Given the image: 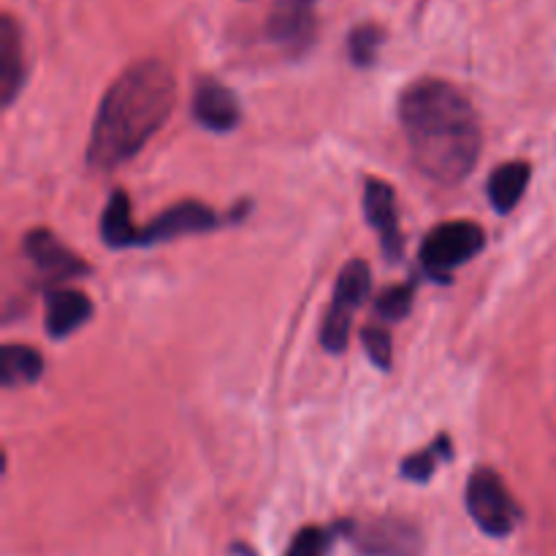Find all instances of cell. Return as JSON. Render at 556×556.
<instances>
[{
    "instance_id": "6da1fadb",
    "label": "cell",
    "mask_w": 556,
    "mask_h": 556,
    "mask_svg": "<svg viewBox=\"0 0 556 556\" xmlns=\"http://www.w3.org/2000/svg\"><path fill=\"white\" fill-rule=\"evenodd\" d=\"M400 123L407 147L429 179L456 185L470 177L481 157L478 114L465 92L443 79H418L400 98Z\"/></svg>"
},
{
    "instance_id": "7a4b0ae2",
    "label": "cell",
    "mask_w": 556,
    "mask_h": 556,
    "mask_svg": "<svg viewBox=\"0 0 556 556\" xmlns=\"http://www.w3.org/2000/svg\"><path fill=\"white\" fill-rule=\"evenodd\" d=\"M177 103V79L161 60H139L109 85L92 123L87 161L98 172L123 166L163 128Z\"/></svg>"
},
{
    "instance_id": "3957f363",
    "label": "cell",
    "mask_w": 556,
    "mask_h": 556,
    "mask_svg": "<svg viewBox=\"0 0 556 556\" xmlns=\"http://www.w3.org/2000/svg\"><path fill=\"white\" fill-rule=\"evenodd\" d=\"M467 514L478 530L492 538H508L519 527L521 508L492 467H478L467 481Z\"/></svg>"
},
{
    "instance_id": "277c9868",
    "label": "cell",
    "mask_w": 556,
    "mask_h": 556,
    "mask_svg": "<svg viewBox=\"0 0 556 556\" xmlns=\"http://www.w3.org/2000/svg\"><path fill=\"white\" fill-rule=\"evenodd\" d=\"M486 244L483 228L470 220L440 223L438 228L427 233L421 244V264L429 277L434 280H448L459 266L476 258Z\"/></svg>"
},
{
    "instance_id": "5b68a950",
    "label": "cell",
    "mask_w": 556,
    "mask_h": 556,
    "mask_svg": "<svg viewBox=\"0 0 556 556\" xmlns=\"http://www.w3.org/2000/svg\"><path fill=\"white\" fill-rule=\"evenodd\" d=\"M369 286H372V275L364 261H351L345 269L340 271L334 286V296H331V307L326 313L324 326H320V345L329 353H342L348 348V337H351V326L362 304L367 302Z\"/></svg>"
},
{
    "instance_id": "8992f818",
    "label": "cell",
    "mask_w": 556,
    "mask_h": 556,
    "mask_svg": "<svg viewBox=\"0 0 556 556\" xmlns=\"http://www.w3.org/2000/svg\"><path fill=\"white\" fill-rule=\"evenodd\" d=\"M217 226H220V217H217L215 210H210L201 201H179V204L161 212L155 217V223H150L147 228H139V233H136V248L166 242V239L185 237V233H204Z\"/></svg>"
},
{
    "instance_id": "52a82bcc",
    "label": "cell",
    "mask_w": 556,
    "mask_h": 556,
    "mask_svg": "<svg viewBox=\"0 0 556 556\" xmlns=\"http://www.w3.org/2000/svg\"><path fill=\"white\" fill-rule=\"evenodd\" d=\"M364 215L367 223L380 233V244H383V253L389 261L402 258V248H405V239H402L400 228V210H396V193L389 182L378 177H369L364 185Z\"/></svg>"
},
{
    "instance_id": "ba28073f",
    "label": "cell",
    "mask_w": 556,
    "mask_h": 556,
    "mask_svg": "<svg viewBox=\"0 0 556 556\" xmlns=\"http://www.w3.org/2000/svg\"><path fill=\"white\" fill-rule=\"evenodd\" d=\"M25 253L30 258V264L41 271L49 280H71V277H79L90 271V266L74 253V250L65 248L52 231L47 228H36L25 237Z\"/></svg>"
},
{
    "instance_id": "9c48e42d",
    "label": "cell",
    "mask_w": 556,
    "mask_h": 556,
    "mask_svg": "<svg viewBox=\"0 0 556 556\" xmlns=\"http://www.w3.org/2000/svg\"><path fill=\"white\" fill-rule=\"evenodd\" d=\"M193 114L206 130H217V134L233 130L239 125V119H242V109H239L237 96L223 81L215 79H204L195 87Z\"/></svg>"
},
{
    "instance_id": "30bf717a",
    "label": "cell",
    "mask_w": 556,
    "mask_h": 556,
    "mask_svg": "<svg viewBox=\"0 0 556 556\" xmlns=\"http://www.w3.org/2000/svg\"><path fill=\"white\" fill-rule=\"evenodd\" d=\"M25 76L27 58L22 30L14 16L3 14V20H0V98H3V106L14 103V98L25 87Z\"/></svg>"
},
{
    "instance_id": "8fae6325",
    "label": "cell",
    "mask_w": 556,
    "mask_h": 556,
    "mask_svg": "<svg viewBox=\"0 0 556 556\" xmlns=\"http://www.w3.org/2000/svg\"><path fill=\"white\" fill-rule=\"evenodd\" d=\"M353 543L367 556H413L418 548L416 530L402 521H375V525L356 527Z\"/></svg>"
},
{
    "instance_id": "7c38bea8",
    "label": "cell",
    "mask_w": 556,
    "mask_h": 556,
    "mask_svg": "<svg viewBox=\"0 0 556 556\" xmlns=\"http://www.w3.org/2000/svg\"><path fill=\"white\" fill-rule=\"evenodd\" d=\"M92 315V302L76 288H54L47 293V331L54 340L74 334Z\"/></svg>"
},
{
    "instance_id": "4fadbf2b",
    "label": "cell",
    "mask_w": 556,
    "mask_h": 556,
    "mask_svg": "<svg viewBox=\"0 0 556 556\" xmlns=\"http://www.w3.org/2000/svg\"><path fill=\"white\" fill-rule=\"evenodd\" d=\"M532 168L527 161H510L503 163L500 168H494L492 177H489V201H492L494 210L500 215H508L516 210L521 199L527 193V185H530Z\"/></svg>"
},
{
    "instance_id": "5bb4252c",
    "label": "cell",
    "mask_w": 556,
    "mask_h": 556,
    "mask_svg": "<svg viewBox=\"0 0 556 556\" xmlns=\"http://www.w3.org/2000/svg\"><path fill=\"white\" fill-rule=\"evenodd\" d=\"M136 233L139 228L130 220V201L123 190H114L112 199H109L106 210L101 215V237L109 248L125 250L136 248Z\"/></svg>"
},
{
    "instance_id": "9a60e30c",
    "label": "cell",
    "mask_w": 556,
    "mask_h": 556,
    "mask_svg": "<svg viewBox=\"0 0 556 556\" xmlns=\"http://www.w3.org/2000/svg\"><path fill=\"white\" fill-rule=\"evenodd\" d=\"M41 353L33 351L30 345H16V342H11V345L3 348V356H0V380H3L5 389L36 383L41 378Z\"/></svg>"
},
{
    "instance_id": "2e32d148",
    "label": "cell",
    "mask_w": 556,
    "mask_h": 556,
    "mask_svg": "<svg viewBox=\"0 0 556 556\" xmlns=\"http://www.w3.org/2000/svg\"><path fill=\"white\" fill-rule=\"evenodd\" d=\"M451 456H454L451 438L448 434H440L434 443H429L427 448L418 451V454H410L402 462V478H407L413 483H427L438 472L440 465L451 462Z\"/></svg>"
},
{
    "instance_id": "e0dca14e",
    "label": "cell",
    "mask_w": 556,
    "mask_h": 556,
    "mask_svg": "<svg viewBox=\"0 0 556 556\" xmlns=\"http://www.w3.org/2000/svg\"><path fill=\"white\" fill-rule=\"evenodd\" d=\"M383 41H386L383 27L372 25V22H364V25L353 27L351 38H348V54H351L353 63L367 68V65H375Z\"/></svg>"
},
{
    "instance_id": "ac0fdd59",
    "label": "cell",
    "mask_w": 556,
    "mask_h": 556,
    "mask_svg": "<svg viewBox=\"0 0 556 556\" xmlns=\"http://www.w3.org/2000/svg\"><path fill=\"white\" fill-rule=\"evenodd\" d=\"M331 543H334V532L331 530H324V527H304V530L296 532L286 556H329Z\"/></svg>"
},
{
    "instance_id": "d6986e66",
    "label": "cell",
    "mask_w": 556,
    "mask_h": 556,
    "mask_svg": "<svg viewBox=\"0 0 556 556\" xmlns=\"http://www.w3.org/2000/svg\"><path fill=\"white\" fill-rule=\"evenodd\" d=\"M413 293H416V286H391L386 288L383 293L378 296V302H375V309H378V315L383 320H402L407 313H410L413 307Z\"/></svg>"
},
{
    "instance_id": "ffe728a7",
    "label": "cell",
    "mask_w": 556,
    "mask_h": 556,
    "mask_svg": "<svg viewBox=\"0 0 556 556\" xmlns=\"http://www.w3.org/2000/svg\"><path fill=\"white\" fill-rule=\"evenodd\" d=\"M362 342L367 356L375 362V367L391 369V362H394V345H391V334L383 326H367V329L362 331Z\"/></svg>"
}]
</instances>
